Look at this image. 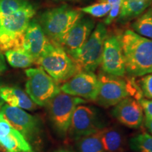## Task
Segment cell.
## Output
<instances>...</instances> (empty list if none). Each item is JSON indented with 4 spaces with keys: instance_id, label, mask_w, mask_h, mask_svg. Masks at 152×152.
Here are the masks:
<instances>
[{
    "instance_id": "cell-1",
    "label": "cell",
    "mask_w": 152,
    "mask_h": 152,
    "mask_svg": "<svg viewBox=\"0 0 152 152\" xmlns=\"http://www.w3.org/2000/svg\"><path fill=\"white\" fill-rule=\"evenodd\" d=\"M25 0H0V49L3 52L21 47L22 37L35 15Z\"/></svg>"
},
{
    "instance_id": "cell-2",
    "label": "cell",
    "mask_w": 152,
    "mask_h": 152,
    "mask_svg": "<svg viewBox=\"0 0 152 152\" xmlns=\"http://www.w3.org/2000/svg\"><path fill=\"white\" fill-rule=\"evenodd\" d=\"M126 73L132 77L152 73V40L126 30L120 35Z\"/></svg>"
},
{
    "instance_id": "cell-3",
    "label": "cell",
    "mask_w": 152,
    "mask_h": 152,
    "mask_svg": "<svg viewBox=\"0 0 152 152\" xmlns=\"http://www.w3.org/2000/svg\"><path fill=\"white\" fill-rule=\"evenodd\" d=\"M125 77V76H124ZM100 73L98 75L99 90L96 100L99 105L108 108L114 106L124 99L133 96L137 100L142 98L140 87L131 80Z\"/></svg>"
},
{
    "instance_id": "cell-4",
    "label": "cell",
    "mask_w": 152,
    "mask_h": 152,
    "mask_svg": "<svg viewBox=\"0 0 152 152\" xmlns=\"http://www.w3.org/2000/svg\"><path fill=\"white\" fill-rule=\"evenodd\" d=\"M82 17L83 14L80 10L63 5L45 11L41 15L39 23L49 40L59 45L63 38Z\"/></svg>"
},
{
    "instance_id": "cell-5",
    "label": "cell",
    "mask_w": 152,
    "mask_h": 152,
    "mask_svg": "<svg viewBox=\"0 0 152 152\" xmlns=\"http://www.w3.org/2000/svg\"><path fill=\"white\" fill-rule=\"evenodd\" d=\"M35 64L58 83H64L80 72L68 53L59 45L52 42Z\"/></svg>"
},
{
    "instance_id": "cell-6",
    "label": "cell",
    "mask_w": 152,
    "mask_h": 152,
    "mask_svg": "<svg viewBox=\"0 0 152 152\" xmlns=\"http://www.w3.org/2000/svg\"><path fill=\"white\" fill-rule=\"evenodd\" d=\"M108 36L106 26L99 23L81 48L70 56L79 71L94 72L100 66L104 42Z\"/></svg>"
},
{
    "instance_id": "cell-7",
    "label": "cell",
    "mask_w": 152,
    "mask_h": 152,
    "mask_svg": "<svg viewBox=\"0 0 152 152\" xmlns=\"http://www.w3.org/2000/svg\"><path fill=\"white\" fill-rule=\"evenodd\" d=\"M85 102L83 99L61 91L47 104L49 119L58 135L62 137L67 135L74 111L77 106Z\"/></svg>"
},
{
    "instance_id": "cell-8",
    "label": "cell",
    "mask_w": 152,
    "mask_h": 152,
    "mask_svg": "<svg viewBox=\"0 0 152 152\" xmlns=\"http://www.w3.org/2000/svg\"><path fill=\"white\" fill-rule=\"evenodd\" d=\"M26 92L37 106H47L61 92L58 83L42 68L26 70Z\"/></svg>"
},
{
    "instance_id": "cell-9",
    "label": "cell",
    "mask_w": 152,
    "mask_h": 152,
    "mask_svg": "<svg viewBox=\"0 0 152 152\" xmlns=\"http://www.w3.org/2000/svg\"><path fill=\"white\" fill-rule=\"evenodd\" d=\"M102 128L96 110L92 106L80 104L72 115L68 134L72 139L77 140Z\"/></svg>"
},
{
    "instance_id": "cell-10",
    "label": "cell",
    "mask_w": 152,
    "mask_h": 152,
    "mask_svg": "<svg viewBox=\"0 0 152 152\" xmlns=\"http://www.w3.org/2000/svg\"><path fill=\"white\" fill-rule=\"evenodd\" d=\"M0 113L27 141L32 142L40 130L39 119L25 110L4 104Z\"/></svg>"
},
{
    "instance_id": "cell-11",
    "label": "cell",
    "mask_w": 152,
    "mask_h": 152,
    "mask_svg": "<svg viewBox=\"0 0 152 152\" xmlns=\"http://www.w3.org/2000/svg\"><path fill=\"white\" fill-rule=\"evenodd\" d=\"M60 90L62 92L85 100L95 101L99 90L98 76L93 72L80 71L64 82Z\"/></svg>"
},
{
    "instance_id": "cell-12",
    "label": "cell",
    "mask_w": 152,
    "mask_h": 152,
    "mask_svg": "<svg viewBox=\"0 0 152 152\" xmlns=\"http://www.w3.org/2000/svg\"><path fill=\"white\" fill-rule=\"evenodd\" d=\"M100 66L103 73L118 77L125 75L126 70L120 35L107 36Z\"/></svg>"
},
{
    "instance_id": "cell-13",
    "label": "cell",
    "mask_w": 152,
    "mask_h": 152,
    "mask_svg": "<svg viewBox=\"0 0 152 152\" xmlns=\"http://www.w3.org/2000/svg\"><path fill=\"white\" fill-rule=\"evenodd\" d=\"M112 115L121 124L130 128H138L144 122V111L136 99L127 97L113 106Z\"/></svg>"
},
{
    "instance_id": "cell-14",
    "label": "cell",
    "mask_w": 152,
    "mask_h": 152,
    "mask_svg": "<svg viewBox=\"0 0 152 152\" xmlns=\"http://www.w3.org/2000/svg\"><path fill=\"white\" fill-rule=\"evenodd\" d=\"M50 42L40 24L32 20L23 35L21 47L33 57L35 63L45 53Z\"/></svg>"
},
{
    "instance_id": "cell-15",
    "label": "cell",
    "mask_w": 152,
    "mask_h": 152,
    "mask_svg": "<svg viewBox=\"0 0 152 152\" xmlns=\"http://www.w3.org/2000/svg\"><path fill=\"white\" fill-rule=\"evenodd\" d=\"M94 28V22L90 18H82L74 25L59 43L69 56L84 45Z\"/></svg>"
},
{
    "instance_id": "cell-16",
    "label": "cell",
    "mask_w": 152,
    "mask_h": 152,
    "mask_svg": "<svg viewBox=\"0 0 152 152\" xmlns=\"http://www.w3.org/2000/svg\"><path fill=\"white\" fill-rule=\"evenodd\" d=\"M0 144L6 152H35L30 144L0 113Z\"/></svg>"
},
{
    "instance_id": "cell-17",
    "label": "cell",
    "mask_w": 152,
    "mask_h": 152,
    "mask_svg": "<svg viewBox=\"0 0 152 152\" xmlns=\"http://www.w3.org/2000/svg\"><path fill=\"white\" fill-rule=\"evenodd\" d=\"M0 94L4 102L12 107H18L27 111L37 109V104L32 101L27 93L18 87H0Z\"/></svg>"
},
{
    "instance_id": "cell-18",
    "label": "cell",
    "mask_w": 152,
    "mask_h": 152,
    "mask_svg": "<svg viewBox=\"0 0 152 152\" xmlns=\"http://www.w3.org/2000/svg\"><path fill=\"white\" fill-rule=\"evenodd\" d=\"M99 133L105 152L124 151L125 138L118 129L114 127L102 128Z\"/></svg>"
},
{
    "instance_id": "cell-19",
    "label": "cell",
    "mask_w": 152,
    "mask_h": 152,
    "mask_svg": "<svg viewBox=\"0 0 152 152\" xmlns=\"http://www.w3.org/2000/svg\"><path fill=\"white\" fill-rule=\"evenodd\" d=\"M152 4V0H123L118 18L127 22L142 15Z\"/></svg>"
},
{
    "instance_id": "cell-20",
    "label": "cell",
    "mask_w": 152,
    "mask_h": 152,
    "mask_svg": "<svg viewBox=\"0 0 152 152\" xmlns=\"http://www.w3.org/2000/svg\"><path fill=\"white\" fill-rule=\"evenodd\" d=\"M4 55L9 65L14 68H28L35 64L33 57L22 47L9 49L4 52Z\"/></svg>"
},
{
    "instance_id": "cell-21",
    "label": "cell",
    "mask_w": 152,
    "mask_h": 152,
    "mask_svg": "<svg viewBox=\"0 0 152 152\" xmlns=\"http://www.w3.org/2000/svg\"><path fill=\"white\" fill-rule=\"evenodd\" d=\"M132 28L134 33L152 40V9H148L137 17Z\"/></svg>"
},
{
    "instance_id": "cell-22",
    "label": "cell",
    "mask_w": 152,
    "mask_h": 152,
    "mask_svg": "<svg viewBox=\"0 0 152 152\" xmlns=\"http://www.w3.org/2000/svg\"><path fill=\"white\" fill-rule=\"evenodd\" d=\"M77 141L78 152H105L98 132L85 136Z\"/></svg>"
},
{
    "instance_id": "cell-23",
    "label": "cell",
    "mask_w": 152,
    "mask_h": 152,
    "mask_svg": "<svg viewBox=\"0 0 152 152\" xmlns=\"http://www.w3.org/2000/svg\"><path fill=\"white\" fill-rule=\"evenodd\" d=\"M130 147L136 152H152V134L142 132L129 140Z\"/></svg>"
},
{
    "instance_id": "cell-24",
    "label": "cell",
    "mask_w": 152,
    "mask_h": 152,
    "mask_svg": "<svg viewBox=\"0 0 152 152\" xmlns=\"http://www.w3.org/2000/svg\"><path fill=\"white\" fill-rule=\"evenodd\" d=\"M110 10H111V5L106 0H99L98 2L83 7L80 9L81 12H84L95 18L106 17L109 14Z\"/></svg>"
},
{
    "instance_id": "cell-25",
    "label": "cell",
    "mask_w": 152,
    "mask_h": 152,
    "mask_svg": "<svg viewBox=\"0 0 152 152\" xmlns=\"http://www.w3.org/2000/svg\"><path fill=\"white\" fill-rule=\"evenodd\" d=\"M106 1H107L111 5V10L106 17L104 23L109 25L118 17L123 0H106Z\"/></svg>"
},
{
    "instance_id": "cell-26",
    "label": "cell",
    "mask_w": 152,
    "mask_h": 152,
    "mask_svg": "<svg viewBox=\"0 0 152 152\" xmlns=\"http://www.w3.org/2000/svg\"><path fill=\"white\" fill-rule=\"evenodd\" d=\"M140 88L145 99H152V73L142 76L140 80Z\"/></svg>"
},
{
    "instance_id": "cell-27",
    "label": "cell",
    "mask_w": 152,
    "mask_h": 152,
    "mask_svg": "<svg viewBox=\"0 0 152 152\" xmlns=\"http://www.w3.org/2000/svg\"><path fill=\"white\" fill-rule=\"evenodd\" d=\"M139 102L141 104L145 115L152 118V99L142 98Z\"/></svg>"
},
{
    "instance_id": "cell-28",
    "label": "cell",
    "mask_w": 152,
    "mask_h": 152,
    "mask_svg": "<svg viewBox=\"0 0 152 152\" xmlns=\"http://www.w3.org/2000/svg\"><path fill=\"white\" fill-rule=\"evenodd\" d=\"M7 69V66L6 64L5 57L3 54V52L0 49V75H1Z\"/></svg>"
},
{
    "instance_id": "cell-29",
    "label": "cell",
    "mask_w": 152,
    "mask_h": 152,
    "mask_svg": "<svg viewBox=\"0 0 152 152\" xmlns=\"http://www.w3.org/2000/svg\"><path fill=\"white\" fill-rule=\"evenodd\" d=\"M144 121L145 127L147 128L148 131L150 132V134H152V118L145 115Z\"/></svg>"
},
{
    "instance_id": "cell-30",
    "label": "cell",
    "mask_w": 152,
    "mask_h": 152,
    "mask_svg": "<svg viewBox=\"0 0 152 152\" xmlns=\"http://www.w3.org/2000/svg\"><path fill=\"white\" fill-rule=\"evenodd\" d=\"M4 105V101L2 99V98H1V94H0V111H1V110L2 109Z\"/></svg>"
},
{
    "instance_id": "cell-31",
    "label": "cell",
    "mask_w": 152,
    "mask_h": 152,
    "mask_svg": "<svg viewBox=\"0 0 152 152\" xmlns=\"http://www.w3.org/2000/svg\"><path fill=\"white\" fill-rule=\"evenodd\" d=\"M54 152H73V151H71L69 149H61L58 150H56Z\"/></svg>"
},
{
    "instance_id": "cell-32",
    "label": "cell",
    "mask_w": 152,
    "mask_h": 152,
    "mask_svg": "<svg viewBox=\"0 0 152 152\" xmlns=\"http://www.w3.org/2000/svg\"><path fill=\"white\" fill-rule=\"evenodd\" d=\"M0 152H6V150L4 149V147L1 144H0Z\"/></svg>"
},
{
    "instance_id": "cell-33",
    "label": "cell",
    "mask_w": 152,
    "mask_h": 152,
    "mask_svg": "<svg viewBox=\"0 0 152 152\" xmlns=\"http://www.w3.org/2000/svg\"><path fill=\"white\" fill-rule=\"evenodd\" d=\"M62 1H78V0H62Z\"/></svg>"
},
{
    "instance_id": "cell-34",
    "label": "cell",
    "mask_w": 152,
    "mask_h": 152,
    "mask_svg": "<svg viewBox=\"0 0 152 152\" xmlns=\"http://www.w3.org/2000/svg\"><path fill=\"white\" fill-rule=\"evenodd\" d=\"M151 9H152V8H151Z\"/></svg>"
}]
</instances>
